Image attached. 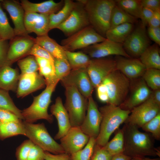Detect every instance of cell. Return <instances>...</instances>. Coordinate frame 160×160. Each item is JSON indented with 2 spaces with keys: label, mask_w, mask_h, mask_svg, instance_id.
I'll use <instances>...</instances> for the list:
<instances>
[{
  "label": "cell",
  "mask_w": 160,
  "mask_h": 160,
  "mask_svg": "<svg viewBox=\"0 0 160 160\" xmlns=\"http://www.w3.org/2000/svg\"><path fill=\"white\" fill-rule=\"evenodd\" d=\"M122 128L124 139L123 153L132 158L160 156V151L155 147L150 134L141 132L137 127L126 124Z\"/></svg>",
  "instance_id": "1"
},
{
  "label": "cell",
  "mask_w": 160,
  "mask_h": 160,
  "mask_svg": "<svg viewBox=\"0 0 160 160\" xmlns=\"http://www.w3.org/2000/svg\"><path fill=\"white\" fill-rule=\"evenodd\" d=\"M84 4L89 25L100 35L105 38L110 27L112 10L116 5L113 0H79Z\"/></svg>",
  "instance_id": "2"
},
{
  "label": "cell",
  "mask_w": 160,
  "mask_h": 160,
  "mask_svg": "<svg viewBox=\"0 0 160 160\" xmlns=\"http://www.w3.org/2000/svg\"><path fill=\"white\" fill-rule=\"evenodd\" d=\"M99 109L102 118L100 132L96 139L95 144L103 147L108 142L111 135L124 123L131 111L111 104L101 107Z\"/></svg>",
  "instance_id": "3"
},
{
  "label": "cell",
  "mask_w": 160,
  "mask_h": 160,
  "mask_svg": "<svg viewBox=\"0 0 160 160\" xmlns=\"http://www.w3.org/2000/svg\"><path fill=\"white\" fill-rule=\"evenodd\" d=\"M57 84L47 86L45 89L38 95L33 97V101L29 107L22 111L23 120L33 123L38 120L44 119L49 123L53 121L52 115L48 112L51 102V97Z\"/></svg>",
  "instance_id": "4"
},
{
  "label": "cell",
  "mask_w": 160,
  "mask_h": 160,
  "mask_svg": "<svg viewBox=\"0 0 160 160\" xmlns=\"http://www.w3.org/2000/svg\"><path fill=\"white\" fill-rule=\"evenodd\" d=\"M25 136L44 151L54 154L65 153L60 144L50 136L43 123L34 124L22 121Z\"/></svg>",
  "instance_id": "5"
},
{
  "label": "cell",
  "mask_w": 160,
  "mask_h": 160,
  "mask_svg": "<svg viewBox=\"0 0 160 160\" xmlns=\"http://www.w3.org/2000/svg\"><path fill=\"white\" fill-rule=\"evenodd\" d=\"M65 87L66 100L64 106L68 113L71 127H80L86 115L88 99L74 87Z\"/></svg>",
  "instance_id": "6"
},
{
  "label": "cell",
  "mask_w": 160,
  "mask_h": 160,
  "mask_svg": "<svg viewBox=\"0 0 160 160\" xmlns=\"http://www.w3.org/2000/svg\"><path fill=\"white\" fill-rule=\"evenodd\" d=\"M103 82L107 89L108 104L119 106L126 99L129 86V79L116 69L110 73Z\"/></svg>",
  "instance_id": "7"
},
{
  "label": "cell",
  "mask_w": 160,
  "mask_h": 160,
  "mask_svg": "<svg viewBox=\"0 0 160 160\" xmlns=\"http://www.w3.org/2000/svg\"><path fill=\"white\" fill-rule=\"evenodd\" d=\"M106 39L89 25L63 39L61 43L65 51L73 52L77 49H83Z\"/></svg>",
  "instance_id": "8"
},
{
  "label": "cell",
  "mask_w": 160,
  "mask_h": 160,
  "mask_svg": "<svg viewBox=\"0 0 160 160\" xmlns=\"http://www.w3.org/2000/svg\"><path fill=\"white\" fill-rule=\"evenodd\" d=\"M150 44L146 27L140 23L134 28L122 44L124 50L130 57H137L151 45Z\"/></svg>",
  "instance_id": "9"
},
{
  "label": "cell",
  "mask_w": 160,
  "mask_h": 160,
  "mask_svg": "<svg viewBox=\"0 0 160 160\" xmlns=\"http://www.w3.org/2000/svg\"><path fill=\"white\" fill-rule=\"evenodd\" d=\"M89 25L84 4L77 0L68 17L57 28L68 36Z\"/></svg>",
  "instance_id": "10"
},
{
  "label": "cell",
  "mask_w": 160,
  "mask_h": 160,
  "mask_svg": "<svg viewBox=\"0 0 160 160\" xmlns=\"http://www.w3.org/2000/svg\"><path fill=\"white\" fill-rule=\"evenodd\" d=\"M160 112V106L156 104L150 97L140 105L134 108L125 121V124L141 127Z\"/></svg>",
  "instance_id": "11"
},
{
  "label": "cell",
  "mask_w": 160,
  "mask_h": 160,
  "mask_svg": "<svg viewBox=\"0 0 160 160\" xmlns=\"http://www.w3.org/2000/svg\"><path fill=\"white\" fill-rule=\"evenodd\" d=\"M61 81L64 87L73 86L75 87L87 99L92 96L94 88L87 68L71 70L69 73Z\"/></svg>",
  "instance_id": "12"
},
{
  "label": "cell",
  "mask_w": 160,
  "mask_h": 160,
  "mask_svg": "<svg viewBox=\"0 0 160 160\" xmlns=\"http://www.w3.org/2000/svg\"><path fill=\"white\" fill-rule=\"evenodd\" d=\"M87 69L92 84L94 88H96L116 69V61L103 58L91 59Z\"/></svg>",
  "instance_id": "13"
},
{
  "label": "cell",
  "mask_w": 160,
  "mask_h": 160,
  "mask_svg": "<svg viewBox=\"0 0 160 160\" xmlns=\"http://www.w3.org/2000/svg\"><path fill=\"white\" fill-rule=\"evenodd\" d=\"M83 52L93 59L103 58L112 55L127 58L131 57L124 50L122 44L116 43L106 39L83 49Z\"/></svg>",
  "instance_id": "14"
},
{
  "label": "cell",
  "mask_w": 160,
  "mask_h": 160,
  "mask_svg": "<svg viewBox=\"0 0 160 160\" xmlns=\"http://www.w3.org/2000/svg\"><path fill=\"white\" fill-rule=\"evenodd\" d=\"M35 44L34 38L29 35L16 36L9 43L4 65L10 66L14 62L28 56Z\"/></svg>",
  "instance_id": "15"
},
{
  "label": "cell",
  "mask_w": 160,
  "mask_h": 160,
  "mask_svg": "<svg viewBox=\"0 0 160 160\" xmlns=\"http://www.w3.org/2000/svg\"><path fill=\"white\" fill-rule=\"evenodd\" d=\"M88 100L87 113L80 127L84 134L96 139L99 133L102 115L92 96Z\"/></svg>",
  "instance_id": "16"
},
{
  "label": "cell",
  "mask_w": 160,
  "mask_h": 160,
  "mask_svg": "<svg viewBox=\"0 0 160 160\" xmlns=\"http://www.w3.org/2000/svg\"><path fill=\"white\" fill-rule=\"evenodd\" d=\"M90 137L84 134L80 127H71L60 139V145L65 153L71 155L83 148Z\"/></svg>",
  "instance_id": "17"
},
{
  "label": "cell",
  "mask_w": 160,
  "mask_h": 160,
  "mask_svg": "<svg viewBox=\"0 0 160 160\" xmlns=\"http://www.w3.org/2000/svg\"><path fill=\"white\" fill-rule=\"evenodd\" d=\"M2 8L8 12L14 25L15 36L28 35L24 25L25 11L18 1L14 0H1Z\"/></svg>",
  "instance_id": "18"
},
{
  "label": "cell",
  "mask_w": 160,
  "mask_h": 160,
  "mask_svg": "<svg viewBox=\"0 0 160 160\" xmlns=\"http://www.w3.org/2000/svg\"><path fill=\"white\" fill-rule=\"evenodd\" d=\"M46 85L45 79L37 72L20 74L16 92L17 96L18 98L23 97L43 88Z\"/></svg>",
  "instance_id": "19"
},
{
  "label": "cell",
  "mask_w": 160,
  "mask_h": 160,
  "mask_svg": "<svg viewBox=\"0 0 160 160\" xmlns=\"http://www.w3.org/2000/svg\"><path fill=\"white\" fill-rule=\"evenodd\" d=\"M24 23L28 34L33 32L37 36L48 35L49 15L35 12H25Z\"/></svg>",
  "instance_id": "20"
},
{
  "label": "cell",
  "mask_w": 160,
  "mask_h": 160,
  "mask_svg": "<svg viewBox=\"0 0 160 160\" xmlns=\"http://www.w3.org/2000/svg\"><path fill=\"white\" fill-rule=\"evenodd\" d=\"M116 69L129 79H134L142 76L146 68L139 59L116 56Z\"/></svg>",
  "instance_id": "21"
},
{
  "label": "cell",
  "mask_w": 160,
  "mask_h": 160,
  "mask_svg": "<svg viewBox=\"0 0 160 160\" xmlns=\"http://www.w3.org/2000/svg\"><path fill=\"white\" fill-rule=\"evenodd\" d=\"M152 92L143 79H141L134 86L129 97L119 106L122 109L131 111L148 99Z\"/></svg>",
  "instance_id": "22"
},
{
  "label": "cell",
  "mask_w": 160,
  "mask_h": 160,
  "mask_svg": "<svg viewBox=\"0 0 160 160\" xmlns=\"http://www.w3.org/2000/svg\"><path fill=\"white\" fill-rule=\"evenodd\" d=\"M50 110L51 115L55 117L58 123V130L54 139L60 140L67 133L71 127L68 113L60 97H57L55 103L51 106Z\"/></svg>",
  "instance_id": "23"
},
{
  "label": "cell",
  "mask_w": 160,
  "mask_h": 160,
  "mask_svg": "<svg viewBox=\"0 0 160 160\" xmlns=\"http://www.w3.org/2000/svg\"><path fill=\"white\" fill-rule=\"evenodd\" d=\"M62 0L55 2L49 0L40 3H33L28 0H22L20 4L25 12H33L49 15L59 11L64 4Z\"/></svg>",
  "instance_id": "24"
},
{
  "label": "cell",
  "mask_w": 160,
  "mask_h": 160,
  "mask_svg": "<svg viewBox=\"0 0 160 160\" xmlns=\"http://www.w3.org/2000/svg\"><path fill=\"white\" fill-rule=\"evenodd\" d=\"M20 74L17 68L4 65L0 68V88L16 92Z\"/></svg>",
  "instance_id": "25"
},
{
  "label": "cell",
  "mask_w": 160,
  "mask_h": 160,
  "mask_svg": "<svg viewBox=\"0 0 160 160\" xmlns=\"http://www.w3.org/2000/svg\"><path fill=\"white\" fill-rule=\"evenodd\" d=\"M34 41L35 44L46 50L55 58L67 60L63 47L48 35L37 36L34 38Z\"/></svg>",
  "instance_id": "26"
},
{
  "label": "cell",
  "mask_w": 160,
  "mask_h": 160,
  "mask_svg": "<svg viewBox=\"0 0 160 160\" xmlns=\"http://www.w3.org/2000/svg\"><path fill=\"white\" fill-rule=\"evenodd\" d=\"M139 59L146 68L160 70L159 45L155 43L150 45L140 55Z\"/></svg>",
  "instance_id": "27"
},
{
  "label": "cell",
  "mask_w": 160,
  "mask_h": 160,
  "mask_svg": "<svg viewBox=\"0 0 160 160\" xmlns=\"http://www.w3.org/2000/svg\"><path fill=\"white\" fill-rule=\"evenodd\" d=\"M134 24L125 23L110 28L105 38L112 41L123 44L134 28Z\"/></svg>",
  "instance_id": "28"
},
{
  "label": "cell",
  "mask_w": 160,
  "mask_h": 160,
  "mask_svg": "<svg viewBox=\"0 0 160 160\" xmlns=\"http://www.w3.org/2000/svg\"><path fill=\"white\" fill-rule=\"evenodd\" d=\"M64 1L63 7L57 13L49 15L50 30L57 28L60 24L66 19L76 3V2L71 0H65Z\"/></svg>",
  "instance_id": "29"
},
{
  "label": "cell",
  "mask_w": 160,
  "mask_h": 160,
  "mask_svg": "<svg viewBox=\"0 0 160 160\" xmlns=\"http://www.w3.org/2000/svg\"><path fill=\"white\" fill-rule=\"evenodd\" d=\"M19 135L25 136L22 121L20 122H0V140Z\"/></svg>",
  "instance_id": "30"
},
{
  "label": "cell",
  "mask_w": 160,
  "mask_h": 160,
  "mask_svg": "<svg viewBox=\"0 0 160 160\" xmlns=\"http://www.w3.org/2000/svg\"><path fill=\"white\" fill-rule=\"evenodd\" d=\"M65 53L71 70L87 68L88 66L91 59L83 52L65 51Z\"/></svg>",
  "instance_id": "31"
},
{
  "label": "cell",
  "mask_w": 160,
  "mask_h": 160,
  "mask_svg": "<svg viewBox=\"0 0 160 160\" xmlns=\"http://www.w3.org/2000/svg\"><path fill=\"white\" fill-rule=\"evenodd\" d=\"M124 143L123 128L118 129L112 139L103 147L112 156L123 153Z\"/></svg>",
  "instance_id": "32"
},
{
  "label": "cell",
  "mask_w": 160,
  "mask_h": 160,
  "mask_svg": "<svg viewBox=\"0 0 160 160\" xmlns=\"http://www.w3.org/2000/svg\"><path fill=\"white\" fill-rule=\"evenodd\" d=\"M137 23V19L116 4L111 13L110 28L124 23H130L134 24Z\"/></svg>",
  "instance_id": "33"
},
{
  "label": "cell",
  "mask_w": 160,
  "mask_h": 160,
  "mask_svg": "<svg viewBox=\"0 0 160 160\" xmlns=\"http://www.w3.org/2000/svg\"><path fill=\"white\" fill-rule=\"evenodd\" d=\"M116 5L137 19H140L142 6L140 0H116Z\"/></svg>",
  "instance_id": "34"
},
{
  "label": "cell",
  "mask_w": 160,
  "mask_h": 160,
  "mask_svg": "<svg viewBox=\"0 0 160 160\" xmlns=\"http://www.w3.org/2000/svg\"><path fill=\"white\" fill-rule=\"evenodd\" d=\"M15 37L14 28L9 24L6 15L3 10L0 0V38L11 41Z\"/></svg>",
  "instance_id": "35"
},
{
  "label": "cell",
  "mask_w": 160,
  "mask_h": 160,
  "mask_svg": "<svg viewBox=\"0 0 160 160\" xmlns=\"http://www.w3.org/2000/svg\"><path fill=\"white\" fill-rule=\"evenodd\" d=\"M9 91L0 88V108L8 110L23 120L22 111L15 105L10 97Z\"/></svg>",
  "instance_id": "36"
},
{
  "label": "cell",
  "mask_w": 160,
  "mask_h": 160,
  "mask_svg": "<svg viewBox=\"0 0 160 160\" xmlns=\"http://www.w3.org/2000/svg\"><path fill=\"white\" fill-rule=\"evenodd\" d=\"M148 87L153 90L160 89V70L147 69L142 76Z\"/></svg>",
  "instance_id": "37"
},
{
  "label": "cell",
  "mask_w": 160,
  "mask_h": 160,
  "mask_svg": "<svg viewBox=\"0 0 160 160\" xmlns=\"http://www.w3.org/2000/svg\"><path fill=\"white\" fill-rule=\"evenodd\" d=\"M17 64L21 74L30 73L37 72L39 66L35 57L32 55L22 58L17 61Z\"/></svg>",
  "instance_id": "38"
},
{
  "label": "cell",
  "mask_w": 160,
  "mask_h": 160,
  "mask_svg": "<svg viewBox=\"0 0 160 160\" xmlns=\"http://www.w3.org/2000/svg\"><path fill=\"white\" fill-rule=\"evenodd\" d=\"M96 139L90 137L85 147L71 155L72 160H90L93 153Z\"/></svg>",
  "instance_id": "39"
},
{
  "label": "cell",
  "mask_w": 160,
  "mask_h": 160,
  "mask_svg": "<svg viewBox=\"0 0 160 160\" xmlns=\"http://www.w3.org/2000/svg\"><path fill=\"white\" fill-rule=\"evenodd\" d=\"M146 132L151 134L154 139L160 140V112L141 128Z\"/></svg>",
  "instance_id": "40"
},
{
  "label": "cell",
  "mask_w": 160,
  "mask_h": 160,
  "mask_svg": "<svg viewBox=\"0 0 160 160\" xmlns=\"http://www.w3.org/2000/svg\"><path fill=\"white\" fill-rule=\"evenodd\" d=\"M54 65L56 77L59 81L66 76L71 70L67 60L55 58Z\"/></svg>",
  "instance_id": "41"
},
{
  "label": "cell",
  "mask_w": 160,
  "mask_h": 160,
  "mask_svg": "<svg viewBox=\"0 0 160 160\" xmlns=\"http://www.w3.org/2000/svg\"><path fill=\"white\" fill-rule=\"evenodd\" d=\"M34 145L29 139L23 141L16 149L15 156L17 160H27L30 151Z\"/></svg>",
  "instance_id": "42"
},
{
  "label": "cell",
  "mask_w": 160,
  "mask_h": 160,
  "mask_svg": "<svg viewBox=\"0 0 160 160\" xmlns=\"http://www.w3.org/2000/svg\"><path fill=\"white\" fill-rule=\"evenodd\" d=\"M29 55L45 58L54 64L55 58L46 50L35 43L31 50Z\"/></svg>",
  "instance_id": "43"
},
{
  "label": "cell",
  "mask_w": 160,
  "mask_h": 160,
  "mask_svg": "<svg viewBox=\"0 0 160 160\" xmlns=\"http://www.w3.org/2000/svg\"><path fill=\"white\" fill-rule=\"evenodd\" d=\"M112 156L103 147L95 144L90 160H111Z\"/></svg>",
  "instance_id": "44"
},
{
  "label": "cell",
  "mask_w": 160,
  "mask_h": 160,
  "mask_svg": "<svg viewBox=\"0 0 160 160\" xmlns=\"http://www.w3.org/2000/svg\"><path fill=\"white\" fill-rule=\"evenodd\" d=\"M22 121L17 116L7 110L0 108V122H20Z\"/></svg>",
  "instance_id": "45"
},
{
  "label": "cell",
  "mask_w": 160,
  "mask_h": 160,
  "mask_svg": "<svg viewBox=\"0 0 160 160\" xmlns=\"http://www.w3.org/2000/svg\"><path fill=\"white\" fill-rule=\"evenodd\" d=\"M44 152L41 148L34 144L30 151L27 160H45Z\"/></svg>",
  "instance_id": "46"
},
{
  "label": "cell",
  "mask_w": 160,
  "mask_h": 160,
  "mask_svg": "<svg viewBox=\"0 0 160 160\" xmlns=\"http://www.w3.org/2000/svg\"><path fill=\"white\" fill-rule=\"evenodd\" d=\"M9 46L7 40L0 39V68L5 64Z\"/></svg>",
  "instance_id": "47"
},
{
  "label": "cell",
  "mask_w": 160,
  "mask_h": 160,
  "mask_svg": "<svg viewBox=\"0 0 160 160\" xmlns=\"http://www.w3.org/2000/svg\"><path fill=\"white\" fill-rule=\"evenodd\" d=\"M147 32L150 39L158 45H160V27H148Z\"/></svg>",
  "instance_id": "48"
},
{
  "label": "cell",
  "mask_w": 160,
  "mask_h": 160,
  "mask_svg": "<svg viewBox=\"0 0 160 160\" xmlns=\"http://www.w3.org/2000/svg\"><path fill=\"white\" fill-rule=\"evenodd\" d=\"M97 97L99 100L103 103H108V95L106 87L102 82L96 87Z\"/></svg>",
  "instance_id": "49"
},
{
  "label": "cell",
  "mask_w": 160,
  "mask_h": 160,
  "mask_svg": "<svg viewBox=\"0 0 160 160\" xmlns=\"http://www.w3.org/2000/svg\"><path fill=\"white\" fill-rule=\"evenodd\" d=\"M45 160H72L69 154L65 153L58 154H54L44 151Z\"/></svg>",
  "instance_id": "50"
},
{
  "label": "cell",
  "mask_w": 160,
  "mask_h": 160,
  "mask_svg": "<svg viewBox=\"0 0 160 160\" xmlns=\"http://www.w3.org/2000/svg\"><path fill=\"white\" fill-rule=\"evenodd\" d=\"M154 11L145 7H143L140 19L141 23L144 26L148 25V22L152 16Z\"/></svg>",
  "instance_id": "51"
},
{
  "label": "cell",
  "mask_w": 160,
  "mask_h": 160,
  "mask_svg": "<svg viewBox=\"0 0 160 160\" xmlns=\"http://www.w3.org/2000/svg\"><path fill=\"white\" fill-rule=\"evenodd\" d=\"M143 7L149 9L154 11L160 9V0H141Z\"/></svg>",
  "instance_id": "52"
},
{
  "label": "cell",
  "mask_w": 160,
  "mask_h": 160,
  "mask_svg": "<svg viewBox=\"0 0 160 160\" xmlns=\"http://www.w3.org/2000/svg\"><path fill=\"white\" fill-rule=\"evenodd\" d=\"M148 26L151 27H160V9L154 11Z\"/></svg>",
  "instance_id": "53"
},
{
  "label": "cell",
  "mask_w": 160,
  "mask_h": 160,
  "mask_svg": "<svg viewBox=\"0 0 160 160\" xmlns=\"http://www.w3.org/2000/svg\"><path fill=\"white\" fill-rule=\"evenodd\" d=\"M150 97L156 104L160 106V89L152 91Z\"/></svg>",
  "instance_id": "54"
},
{
  "label": "cell",
  "mask_w": 160,
  "mask_h": 160,
  "mask_svg": "<svg viewBox=\"0 0 160 160\" xmlns=\"http://www.w3.org/2000/svg\"><path fill=\"white\" fill-rule=\"evenodd\" d=\"M132 158L123 153L113 156L111 160H130Z\"/></svg>",
  "instance_id": "55"
},
{
  "label": "cell",
  "mask_w": 160,
  "mask_h": 160,
  "mask_svg": "<svg viewBox=\"0 0 160 160\" xmlns=\"http://www.w3.org/2000/svg\"><path fill=\"white\" fill-rule=\"evenodd\" d=\"M142 160H160V158L151 159L148 157H145L142 159Z\"/></svg>",
  "instance_id": "56"
},
{
  "label": "cell",
  "mask_w": 160,
  "mask_h": 160,
  "mask_svg": "<svg viewBox=\"0 0 160 160\" xmlns=\"http://www.w3.org/2000/svg\"><path fill=\"white\" fill-rule=\"evenodd\" d=\"M130 160H142V159L139 158H132Z\"/></svg>",
  "instance_id": "57"
},
{
  "label": "cell",
  "mask_w": 160,
  "mask_h": 160,
  "mask_svg": "<svg viewBox=\"0 0 160 160\" xmlns=\"http://www.w3.org/2000/svg\"></svg>",
  "instance_id": "58"
}]
</instances>
